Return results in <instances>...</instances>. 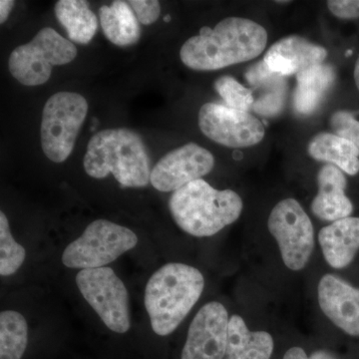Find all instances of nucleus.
<instances>
[{
	"instance_id": "9",
	"label": "nucleus",
	"mask_w": 359,
	"mask_h": 359,
	"mask_svg": "<svg viewBox=\"0 0 359 359\" xmlns=\"http://www.w3.org/2000/svg\"><path fill=\"white\" fill-rule=\"evenodd\" d=\"M268 228L285 266L292 271L304 269L313 254L314 231L301 204L292 198L278 202L269 214Z\"/></svg>"
},
{
	"instance_id": "17",
	"label": "nucleus",
	"mask_w": 359,
	"mask_h": 359,
	"mask_svg": "<svg viewBox=\"0 0 359 359\" xmlns=\"http://www.w3.org/2000/svg\"><path fill=\"white\" fill-rule=\"evenodd\" d=\"M273 339L266 332H250L240 316H231L224 359H271Z\"/></svg>"
},
{
	"instance_id": "10",
	"label": "nucleus",
	"mask_w": 359,
	"mask_h": 359,
	"mask_svg": "<svg viewBox=\"0 0 359 359\" xmlns=\"http://www.w3.org/2000/svg\"><path fill=\"white\" fill-rule=\"evenodd\" d=\"M201 131L219 145L247 148L263 141L266 130L256 116L217 103H205L198 117Z\"/></svg>"
},
{
	"instance_id": "31",
	"label": "nucleus",
	"mask_w": 359,
	"mask_h": 359,
	"mask_svg": "<svg viewBox=\"0 0 359 359\" xmlns=\"http://www.w3.org/2000/svg\"><path fill=\"white\" fill-rule=\"evenodd\" d=\"M354 81H355L356 87L359 90V57L356 60L355 66H354Z\"/></svg>"
},
{
	"instance_id": "27",
	"label": "nucleus",
	"mask_w": 359,
	"mask_h": 359,
	"mask_svg": "<svg viewBox=\"0 0 359 359\" xmlns=\"http://www.w3.org/2000/svg\"><path fill=\"white\" fill-rule=\"evenodd\" d=\"M283 96H285L283 88L273 90L271 93L264 94L259 101L255 102L252 108L259 114H276L283 108Z\"/></svg>"
},
{
	"instance_id": "21",
	"label": "nucleus",
	"mask_w": 359,
	"mask_h": 359,
	"mask_svg": "<svg viewBox=\"0 0 359 359\" xmlns=\"http://www.w3.org/2000/svg\"><path fill=\"white\" fill-rule=\"evenodd\" d=\"M56 18L65 28L71 41L88 44L98 29V20L84 0H59L56 2Z\"/></svg>"
},
{
	"instance_id": "32",
	"label": "nucleus",
	"mask_w": 359,
	"mask_h": 359,
	"mask_svg": "<svg viewBox=\"0 0 359 359\" xmlns=\"http://www.w3.org/2000/svg\"><path fill=\"white\" fill-rule=\"evenodd\" d=\"M276 4H290V1H276Z\"/></svg>"
},
{
	"instance_id": "14",
	"label": "nucleus",
	"mask_w": 359,
	"mask_h": 359,
	"mask_svg": "<svg viewBox=\"0 0 359 359\" xmlns=\"http://www.w3.org/2000/svg\"><path fill=\"white\" fill-rule=\"evenodd\" d=\"M327 56V50L325 47L304 37L290 35L269 47L264 62L276 74L290 76L313 66L323 65Z\"/></svg>"
},
{
	"instance_id": "8",
	"label": "nucleus",
	"mask_w": 359,
	"mask_h": 359,
	"mask_svg": "<svg viewBox=\"0 0 359 359\" xmlns=\"http://www.w3.org/2000/svg\"><path fill=\"white\" fill-rule=\"evenodd\" d=\"M75 282L80 294L106 327L117 334L128 332L131 327L128 290L112 269H81Z\"/></svg>"
},
{
	"instance_id": "1",
	"label": "nucleus",
	"mask_w": 359,
	"mask_h": 359,
	"mask_svg": "<svg viewBox=\"0 0 359 359\" xmlns=\"http://www.w3.org/2000/svg\"><path fill=\"white\" fill-rule=\"evenodd\" d=\"M268 44L266 28L248 18H228L215 28L202 27L180 50L182 62L196 71L223 69L261 55Z\"/></svg>"
},
{
	"instance_id": "4",
	"label": "nucleus",
	"mask_w": 359,
	"mask_h": 359,
	"mask_svg": "<svg viewBox=\"0 0 359 359\" xmlns=\"http://www.w3.org/2000/svg\"><path fill=\"white\" fill-rule=\"evenodd\" d=\"M169 209L175 223L185 233L212 237L240 218L244 203L235 191L217 190L200 179L172 194Z\"/></svg>"
},
{
	"instance_id": "28",
	"label": "nucleus",
	"mask_w": 359,
	"mask_h": 359,
	"mask_svg": "<svg viewBox=\"0 0 359 359\" xmlns=\"http://www.w3.org/2000/svg\"><path fill=\"white\" fill-rule=\"evenodd\" d=\"M327 7L330 13L341 20L359 18V0H330Z\"/></svg>"
},
{
	"instance_id": "2",
	"label": "nucleus",
	"mask_w": 359,
	"mask_h": 359,
	"mask_svg": "<svg viewBox=\"0 0 359 359\" xmlns=\"http://www.w3.org/2000/svg\"><path fill=\"white\" fill-rule=\"evenodd\" d=\"M204 276L199 269L181 263L161 266L145 287V308L153 332L171 334L185 320L203 294Z\"/></svg>"
},
{
	"instance_id": "29",
	"label": "nucleus",
	"mask_w": 359,
	"mask_h": 359,
	"mask_svg": "<svg viewBox=\"0 0 359 359\" xmlns=\"http://www.w3.org/2000/svg\"><path fill=\"white\" fill-rule=\"evenodd\" d=\"M283 359H337V356L327 351H314L308 355L301 347H292L285 353Z\"/></svg>"
},
{
	"instance_id": "12",
	"label": "nucleus",
	"mask_w": 359,
	"mask_h": 359,
	"mask_svg": "<svg viewBox=\"0 0 359 359\" xmlns=\"http://www.w3.org/2000/svg\"><path fill=\"white\" fill-rule=\"evenodd\" d=\"M229 321L228 311L221 302L202 306L189 327L181 359H224Z\"/></svg>"
},
{
	"instance_id": "24",
	"label": "nucleus",
	"mask_w": 359,
	"mask_h": 359,
	"mask_svg": "<svg viewBox=\"0 0 359 359\" xmlns=\"http://www.w3.org/2000/svg\"><path fill=\"white\" fill-rule=\"evenodd\" d=\"M214 87L224 102L228 104V107L248 112L254 106L255 99L252 90L241 84L235 78H219L215 82Z\"/></svg>"
},
{
	"instance_id": "16",
	"label": "nucleus",
	"mask_w": 359,
	"mask_h": 359,
	"mask_svg": "<svg viewBox=\"0 0 359 359\" xmlns=\"http://www.w3.org/2000/svg\"><path fill=\"white\" fill-rule=\"evenodd\" d=\"M318 243L330 266L346 268L359 250V218L348 217L332 222L321 229Z\"/></svg>"
},
{
	"instance_id": "25",
	"label": "nucleus",
	"mask_w": 359,
	"mask_h": 359,
	"mask_svg": "<svg viewBox=\"0 0 359 359\" xmlns=\"http://www.w3.org/2000/svg\"><path fill=\"white\" fill-rule=\"evenodd\" d=\"M330 127L334 134L353 142L359 149V110H339L330 117Z\"/></svg>"
},
{
	"instance_id": "15",
	"label": "nucleus",
	"mask_w": 359,
	"mask_h": 359,
	"mask_svg": "<svg viewBox=\"0 0 359 359\" xmlns=\"http://www.w3.org/2000/svg\"><path fill=\"white\" fill-rule=\"evenodd\" d=\"M318 194L311 203L314 216L330 222L351 217L353 205L346 195L347 182L339 168L332 164L321 167L318 174Z\"/></svg>"
},
{
	"instance_id": "3",
	"label": "nucleus",
	"mask_w": 359,
	"mask_h": 359,
	"mask_svg": "<svg viewBox=\"0 0 359 359\" xmlns=\"http://www.w3.org/2000/svg\"><path fill=\"white\" fill-rule=\"evenodd\" d=\"M83 165L92 178L112 174L123 187L142 188L151 183L147 149L141 137L129 129H106L92 136Z\"/></svg>"
},
{
	"instance_id": "5",
	"label": "nucleus",
	"mask_w": 359,
	"mask_h": 359,
	"mask_svg": "<svg viewBox=\"0 0 359 359\" xmlns=\"http://www.w3.org/2000/svg\"><path fill=\"white\" fill-rule=\"evenodd\" d=\"M137 244L138 237L127 226L96 219L65 248L61 261L69 269L104 268Z\"/></svg>"
},
{
	"instance_id": "20",
	"label": "nucleus",
	"mask_w": 359,
	"mask_h": 359,
	"mask_svg": "<svg viewBox=\"0 0 359 359\" xmlns=\"http://www.w3.org/2000/svg\"><path fill=\"white\" fill-rule=\"evenodd\" d=\"M100 25L106 39L117 46L127 47L140 40L141 28L139 20L128 2H112L99 9Z\"/></svg>"
},
{
	"instance_id": "7",
	"label": "nucleus",
	"mask_w": 359,
	"mask_h": 359,
	"mask_svg": "<svg viewBox=\"0 0 359 359\" xmlns=\"http://www.w3.org/2000/svg\"><path fill=\"white\" fill-rule=\"evenodd\" d=\"M87 113L86 99L75 92H57L47 100L42 113L41 146L49 160L62 163L69 157Z\"/></svg>"
},
{
	"instance_id": "11",
	"label": "nucleus",
	"mask_w": 359,
	"mask_h": 359,
	"mask_svg": "<svg viewBox=\"0 0 359 359\" xmlns=\"http://www.w3.org/2000/svg\"><path fill=\"white\" fill-rule=\"evenodd\" d=\"M215 158L207 149L188 143L161 158L151 172L150 182L160 192H176L212 172Z\"/></svg>"
},
{
	"instance_id": "33",
	"label": "nucleus",
	"mask_w": 359,
	"mask_h": 359,
	"mask_svg": "<svg viewBox=\"0 0 359 359\" xmlns=\"http://www.w3.org/2000/svg\"><path fill=\"white\" fill-rule=\"evenodd\" d=\"M170 20H171L170 15H167L166 18H165V21H166V22H169Z\"/></svg>"
},
{
	"instance_id": "22",
	"label": "nucleus",
	"mask_w": 359,
	"mask_h": 359,
	"mask_svg": "<svg viewBox=\"0 0 359 359\" xmlns=\"http://www.w3.org/2000/svg\"><path fill=\"white\" fill-rule=\"evenodd\" d=\"M28 344V325L15 311L0 313V359H21Z\"/></svg>"
},
{
	"instance_id": "18",
	"label": "nucleus",
	"mask_w": 359,
	"mask_h": 359,
	"mask_svg": "<svg viewBox=\"0 0 359 359\" xmlns=\"http://www.w3.org/2000/svg\"><path fill=\"white\" fill-rule=\"evenodd\" d=\"M334 68L320 65L297 74L294 107L299 114H313L335 81Z\"/></svg>"
},
{
	"instance_id": "30",
	"label": "nucleus",
	"mask_w": 359,
	"mask_h": 359,
	"mask_svg": "<svg viewBox=\"0 0 359 359\" xmlns=\"http://www.w3.org/2000/svg\"><path fill=\"white\" fill-rule=\"evenodd\" d=\"M13 6L14 1L13 0H1L0 1V23L6 22Z\"/></svg>"
},
{
	"instance_id": "19",
	"label": "nucleus",
	"mask_w": 359,
	"mask_h": 359,
	"mask_svg": "<svg viewBox=\"0 0 359 359\" xmlns=\"http://www.w3.org/2000/svg\"><path fill=\"white\" fill-rule=\"evenodd\" d=\"M313 159L334 165L342 172L354 176L359 172V149L353 142L332 133L316 135L309 143Z\"/></svg>"
},
{
	"instance_id": "26",
	"label": "nucleus",
	"mask_w": 359,
	"mask_h": 359,
	"mask_svg": "<svg viewBox=\"0 0 359 359\" xmlns=\"http://www.w3.org/2000/svg\"><path fill=\"white\" fill-rule=\"evenodd\" d=\"M128 4L142 25H152L159 18L161 6L157 0H131Z\"/></svg>"
},
{
	"instance_id": "13",
	"label": "nucleus",
	"mask_w": 359,
	"mask_h": 359,
	"mask_svg": "<svg viewBox=\"0 0 359 359\" xmlns=\"http://www.w3.org/2000/svg\"><path fill=\"white\" fill-rule=\"evenodd\" d=\"M318 295L323 313L346 334L359 337V289L327 273L318 283Z\"/></svg>"
},
{
	"instance_id": "6",
	"label": "nucleus",
	"mask_w": 359,
	"mask_h": 359,
	"mask_svg": "<svg viewBox=\"0 0 359 359\" xmlns=\"http://www.w3.org/2000/svg\"><path fill=\"white\" fill-rule=\"evenodd\" d=\"M77 48L51 27H44L28 43L16 47L8 60L13 78L25 86H39L48 81L53 66L72 62Z\"/></svg>"
},
{
	"instance_id": "23",
	"label": "nucleus",
	"mask_w": 359,
	"mask_h": 359,
	"mask_svg": "<svg viewBox=\"0 0 359 359\" xmlns=\"http://www.w3.org/2000/svg\"><path fill=\"white\" fill-rule=\"evenodd\" d=\"M26 250L14 240L4 212H0V276H13L25 263Z\"/></svg>"
}]
</instances>
